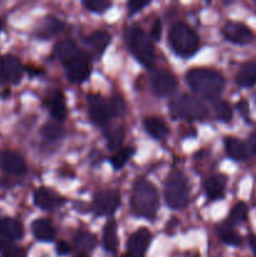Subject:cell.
I'll use <instances>...</instances> for the list:
<instances>
[{"instance_id":"11","label":"cell","mask_w":256,"mask_h":257,"mask_svg":"<svg viewBox=\"0 0 256 257\" xmlns=\"http://www.w3.org/2000/svg\"><path fill=\"white\" fill-rule=\"evenodd\" d=\"M222 34L226 40L233 44L245 45L253 40V33L248 27L238 22H228L222 28Z\"/></svg>"},{"instance_id":"1","label":"cell","mask_w":256,"mask_h":257,"mask_svg":"<svg viewBox=\"0 0 256 257\" xmlns=\"http://www.w3.org/2000/svg\"><path fill=\"white\" fill-rule=\"evenodd\" d=\"M191 89L207 100H216L225 88V79L218 72L207 68H193L186 74Z\"/></svg>"},{"instance_id":"13","label":"cell","mask_w":256,"mask_h":257,"mask_svg":"<svg viewBox=\"0 0 256 257\" xmlns=\"http://www.w3.org/2000/svg\"><path fill=\"white\" fill-rule=\"evenodd\" d=\"M23 75V65L14 55H0V79L18 83Z\"/></svg>"},{"instance_id":"21","label":"cell","mask_w":256,"mask_h":257,"mask_svg":"<svg viewBox=\"0 0 256 257\" xmlns=\"http://www.w3.org/2000/svg\"><path fill=\"white\" fill-rule=\"evenodd\" d=\"M145 128L148 135L155 140L163 141L170 135V128L165 123V120L158 117H148L145 119Z\"/></svg>"},{"instance_id":"20","label":"cell","mask_w":256,"mask_h":257,"mask_svg":"<svg viewBox=\"0 0 256 257\" xmlns=\"http://www.w3.org/2000/svg\"><path fill=\"white\" fill-rule=\"evenodd\" d=\"M83 42L90 49L94 50L95 53L102 54L105 48L108 47V44L110 43V35L107 32H104V30H97V32L90 33L87 37L83 38Z\"/></svg>"},{"instance_id":"30","label":"cell","mask_w":256,"mask_h":257,"mask_svg":"<svg viewBox=\"0 0 256 257\" xmlns=\"http://www.w3.org/2000/svg\"><path fill=\"white\" fill-rule=\"evenodd\" d=\"M123 137H124V132H123L122 127H113L105 131V138H107V146L109 150L115 151L120 150L122 146Z\"/></svg>"},{"instance_id":"41","label":"cell","mask_w":256,"mask_h":257,"mask_svg":"<svg viewBox=\"0 0 256 257\" xmlns=\"http://www.w3.org/2000/svg\"><path fill=\"white\" fill-rule=\"evenodd\" d=\"M247 150H248V152H251V153H253V155H256V132L251 133L250 137H248Z\"/></svg>"},{"instance_id":"34","label":"cell","mask_w":256,"mask_h":257,"mask_svg":"<svg viewBox=\"0 0 256 257\" xmlns=\"http://www.w3.org/2000/svg\"><path fill=\"white\" fill-rule=\"evenodd\" d=\"M215 112L216 117L221 122H230L232 118V108H231L230 103H227L226 100H216Z\"/></svg>"},{"instance_id":"27","label":"cell","mask_w":256,"mask_h":257,"mask_svg":"<svg viewBox=\"0 0 256 257\" xmlns=\"http://www.w3.org/2000/svg\"><path fill=\"white\" fill-rule=\"evenodd\" d=\"M64 24L60 22L59 19H55V18H47L43 22L42 27L38 29L37 35L42 39H47V38L54 37L55 34L60 32L63 29Z\"/></svg>"},{"instance_id":"32","label":"cell","mask_w":256,"mask_h":257,"mask_svg":"<svg viewBox=\"0 0 256 257\" xmlns=\"http://www.w3.org/2000/svg\"><path fill=\"white\" fill-rule=\"evenodd\" d=\"M133 155H135V148L133 147L120 148V150H118L117 152L110 157V163H112V166L115 170H119V168H122L123 166L128 162V160H130Z\"/></svg>"},{"instance_id":"4","label":"cell","mask_w":256,"mask_h":257,"mask_svg":"<svg viewBox=\"0 0 256 257\" xmlns=\"http://www.w3.org/2000/svg\"><path fill=\"white\" fill-rule=\"evenodd\" d=\"M127 43L136 59L142 65L152 68L155 64L156 54L151 38L138 25H132L127 32Z\"/></svg>"},{"instance_id":"33","label":"cell","mask_w":256,"mask_h":257,"mask_svg":"<svg viewBox=\"0 0 256 257\" xmlns=\"http://www.w3.org/2000/svg\"><path fill=\"white\" fill-rule=\"evenodd\" d=\"M248 208L245 202H237L232 207L230 213V218H228V223H242L247 220Z\"/></svg>"},{"instance_id":"25","label":"cell","mask_w":256,"mask_h":257,"mask_svg":"<svg viewBox=\"0 0 256 257\" xmlns=\"http://www.w3.org/2000/svg\"><path fill=\"white\" fill-rule=\"evenodd\" d=\"M216 231H217L218 237L221 238L222 242H225L226 245L230 246H240L242 243V238L241 236L236 232L232 228V226L228 222L221 223L216 227Z\"/></svg>"},{"instance_id":"38","label":"cell","mask_w":256,"mask_h":257,"mask_svg":"<svg viewBox=\"0 0 256 257\" xmlns=\"http://www.w3.org/2000/svg\"><path fill=\"white\" fill-rule=\"evenodd\" d=\"M161 34H162V25H161V20L156 19L155 23L152 24V28H151V38L153 40H160Z\"/></svg>"},{"instance_id":"35","label":"cell","mask_w":256,"mask_h":257,"mask_svg":"<svg viewBox=\"0 0 256 257\" xmlns=\"http://www.w3.org/2000/svg\"><path fill=\"white\" fill-rule=\"evenodd\" d=\"M82 4L85 9L92 13H104L110 7V3L105 0H88L83 2Z\"/></svg>"},{"instance_id":"31","label":"cell","mask_w":256,"mask_h":257,"mask_svg":"<svg viewBox=\"0 0 256 257\" xmlns=\"http://www.w3.org/2000/svg\"><path fill=\"white\" fill-rule=\"evenodd\" d=\"M0 253L3 257H25V251L13 241L5 240L0 236Z\"/></svg>"},{"instance_id":"40","label":"cell","mask_w":256,"mask_h":257,"mask_svg":"<svg viewBox=\"0 0 256 257\" xmlns=\"http://www.w3.org/2000/svg\"><path fill=\"white\" fill-rule=\"evenodd\" d=\"M70 251H72V247H70V245L68 242H65V241H59L57 245V253L60 256H64V255H68V253H70Z\"/></svg>"},{"instance_id":"18","label":"cell","mask_w":256,"mask_h":257,"mask_svg":"<svg viewBox=\"0 0 256 257\" xmlns=\"http://www.w3.org/2000/svg\"><path fill=\"white\" fill-rule=\"evenodd\" d=\"M33 235L37 240L47 242V241L54 240L55 237V228L50 220L48 218H38L32 223Z\"/></svg>"},{"instance_id":"5","label":"cell","mask_w":256,"mask_h":257,"mask_svg":"<svg viewBox=\"0 0 256 257\" xmlns=\"http://www.w3.org/2000/svg\"><path fill=\"white\" fill-rule=\"evenodd\" d=\"M170 112L173 118L186 120H202L207 118L208 110L197 98L181 94L170 103Z\"/></svg>"},{"instance_id":"9","label":"cell","mask_w":256,"mask_h":257,"mask_svg":"<svg viewBox=\"0 0 256 257\" xmlns=\"http://www.w3.org/2000/svg\"><path fill=\"white\" fill-rule=\"evenodd\" d=\"M153 93L160 97H167L177 89V79L168 70H157L151 77Z\"/></svg>"},{"instance_id":"16","label":"cell","mask_w":256,"mask_h":257,"mask_svg":"<svg viewBox=\"0 0 256 257\" xmlns=\"http://www.w3.org/2000/svg\"><path fill=\"white\" fill-rule=\"evenodd\" d=\"M24 235V227L22 222L15 218L4 217L0 220V236L5 240L17 241Z\"/></svg>"},{"instance_id":"14","label":"cell","mask_w":256,"mask_h":257,"mask_svg":"<svg viewBox=\"0 0 256 257\" xmlns=\"http://www.w3.org/2000/svg\"><path fill=\"white\" fill-rule=\"evenodd\" d=\"M0 167L10 175H23L27 172V165L18 153L13 151H0Z\"/></svg>"},{"instance_id":"39","label":"cell","mask_w":256,"mask_h":257,"mask_svg":"<svg viewBox=\"0 0 256 257\" xmlns=\"http://www.w3.org/2000/svg\"><path fill=\"white\" fill-rule=\"evenodd\" d=\"M237 109L240 110L241 115L243 117V119L246 122H250V112H248V103L246 102L245 99H241L240 102L237 103Z\"/></svg>"},{"instance_id":"26","label":"cell","mask_w":256,"mask_h":257,"mask_svg":"<svg viewBox=\"0 0 256 257\" xmlns=\"http://www.w3.org/2000/svg\"><path fill=\"white\" fill-rule=\"evenodd\" d=\"M79 50L80 49L78 48V45L70 39L62 40V42L58 43L57 47H55V53H57L58 58H59V60L62 62V64L67 63L68 60H69L70 58L74 57Z\"/></svg>"},{"instance_id":"36","label":"cell","mask_w":256,"mask_h":257,"mask_svg":"<svg viewBox=\"0 0 256 257\" xmlns=\"http://www.w3.org/2000/svg\"><path fill=\"white\" fill-rule=\"evenodd\" d=\"M108 102H109L110 110H112L113 117H115V115H119V114H122V113H124L125 104H124V102H123L122 98L118 97V95H114V97L110 98V100H108Z\"/></svg>"},{"instance_id":"29","label":"cell","mask_w":256,"mask_h":257,"mask_svg":"<svg viewBox=\"0 0 256 257\" xmlns=\"http://www.w3.org/2000/svg\"><path fill=\"white\" fill-rule=\"evenodd\" d=\"M63 135H64V131L58 123H47L40 130V136L45 142H57L63 137Z\"/></svg>"},{"instance_id":"37","label":"cell","mask_w":256,"mask_h":257,"mask_svg":"<svg viewBox=\"0 0 256 257\" xmlns=\"http://www.w3.org/2000/svg\"><path fill=\"white\" fill-rule=\"evenodd\" d=\"M150 4V0L148 2H140V0H131L130 3H128V10H130V14H136L137 12H140V10H142L143 8L147 7V5Z\"/></svg>"},{"instance_id":"23","label":"cell","mask_w":256,"mask_h":257,"mask_svg":"<svg viewBox=\"0 0 256 257\" xmlns=\"http://www.w3.org/2000/svg\"><path fill=\"white\" fill-rule=\"evenodd\" d=\"M236 83L241 87H252L256 84V63L247 62L241 65L236 74Z\"/></svg>"},{"instance_id":"6","label":"cell","mask_w":256,"mask_h":257,"mask_svg":"<svg viewBox=\"0 0 256 257\" xmlns=\"http://www.w3.org/2000/svg\"><path fill=\"white\" fill-rule=\"evenodd\" d=\"M165 198L171 208H182L188 203L190 186L186 176L181 171H175L166 181Z\"/></svg>"},{"instance_id":"22","label":"cell","mask_w":256,"mask_h":257,"mask_svg":"<svg viewBox=\"0 0 256 257\" xmlns=\"http://www.w3.org/2000/svg\"><path fill=\"white\" fill-rule=\"evenodd\" d=\"M50 114L53 115L55 120H64L67 117V103H65V97L62 90H57L54 94L48 100Z\"/></svg>"},{"instance_id":"15","label":"cell","mask_w":256,"mask_h":257,"mask_svg":"<svg viewBox=\"0 0 256 257\" xmlns=\"http://www.w3.org/2000/svg\"><path fill=\"white\" fill-rule=\"evenodd\" d=\"M62 202V198H60L57 193L53 192L52 190H49V188L40 187L38 188L34 193V203L38 207L42 208V210H54V208L58 207Z\"/></svg>"},{"instance_id":"10","label":"cell","mask_w":256,"mask_h":257,"mask_svg":"<svg viewBox=\"0 0 256 257\" xmlns=\"http://www.w3.org/2000/svg\"><path fill=\"white\" fill-rule=\"evenodd\" d=\"M120 203V196L117 191H102L94 196L93 211L98 216L112 215Z\"/></svg>"},{"instance_id":"28","label":"cell","mask_w":256,"mask_h":257,"mask_svg":"<svg viewBox=\"0 0 256 257\" xmlns=\"http://www.w3.org/2000/svg\"><path fill=\"white\" fill-rule=\"evenodd\" d=\"M74 245L80 251H90L97 245V238L90 232L78 231L74 236Z\"/></svg>"},{"instance_id":"3","label":"cell","mask_w":256,"mask_h":257,"mask_svg":"<svg viewBox=\"0 0 256 257\" xmlns=\"http://www.w3.org/2000/svg\"><path fill=\"white\" fill-rule=\"evenodd\" d=\"M168 40L173 52L182 58H188L197 52L200 38L195 30L183 22H177L171 27Z\"/></svg>"},{"instance_id":"8","label":"cell","mask_w":256,"mask_h":257,"mask_svg":"<svg viewBox=\"0 0 256 257\" xmlns=\"http://www.w3.org/2000/svg\"><path fill=\"white\" fill-rule=\"evenodd\" d=\"M88 113L90 120L97 125H105L113 117L109 102L95 93L88 95Z\"/></svg>"},{"instance_id":"7","label":"cell","mask_w":256,"mask_h":257,"mask_svg":"<svg viewBox=\"0 0 256 257\" xmlns=\"http://www.w3.org/2000/svg\"><path fill=\"white\" fill-rule=\"evenodd\" d=\"M65 74L70 83H82L88 78L90 73V58L83 50H79L67 63H64Z\"/></svg>"},{"instance_id":"24","label":"cell","mask_w":256,"mask_h":257,"mask_svg":"<svg viewBox=\"0 0 256 257\" xmlns=\"http://www.w3.org/2000/svg\"><path fill=\"white\" fill-rule=\"evenodd\" d=\"M118 236H117V225L113 220L108 221L103 228V245L108 252L114 253L118 248Z\"/></svg>"},{"instance_id":"43","label":"cell","mask_w":256,"mask_h":257,"mask_svg":"<svg viewBox=\"0 0 256 257\" xmlns=\"http://www.w3.org/2000/svg\"><path fill=\"white\" fill-rule=\"evenodd\" d=\"M75 257H88V256H85L84 253H80V255H78V256H75Z\"/></svg>"},{"instance_id":"19","label":"cell","mask_w":256,"mask_h":257,"mask_svg":"<svg viewBox=\"0 0 256 257\" xmlns=\"http://www.w3.org/2000/svg\"><path fill=\"white\" fill-rule=\"evenodd\" d=\"M226 187V177L221 175H216L206 180L205 182V192L210 201L220 200L225 195Z\"/></svg>"},{"instance_id":"42","label":"cell","mask_w":256,"mask_h":257,"mask_svg":"<svg viewBox=\"0 0 256 257\" xmlns=\"http://www.w3.org/2000/svg\"><path fill=\"white\" fill-rule=\"evenodd\" d=\"M248 242H250V246H251V248H252L253 255H255V257H256V236H253V235L248 236Z\"/></svg>"},{"instance_id":"12","label":"cell","mask_w":256,"mask_h":257,"mask_svg":"<svg viewBox=\"0 0 256 257\" xmlns=\"http://www.w3.org/2000/svg\"><path fill=\"white\" fill-rule=\"evenodd\" d=\"M152 235L147 228H140L130 236L127 242L128 257H145Z\"/></svg>"},{"instance_id":"2","label":"cell","mask_w":256,"mask_h":257,"mask_svg":"<svg viewBox=\"0 0 256 257\" xmlns=\"http://www.w3.org/2000/svg\"><path fill=\"white\" fill-rule=\"evenodd\" d=\"M160 207L158 191L151 182L145 180L137 181L131 197L132 212L138 217L153 220Z\"/></svg>"},{"instance_id":"17","label":"cell","mask_w":256,"mask_h":257,"mask_svg":"<svg viewBox=\"0 0 256 257\" xmlns=\"http://www.w3.org/2000/svg\"><path fill=\"white\" fill-rule=\"evenodd\" d=\"M226 155L233 161H245L248 157L247 146L240 140L233 137H226L223 141Z\"/></svg>"}]
</instances>
